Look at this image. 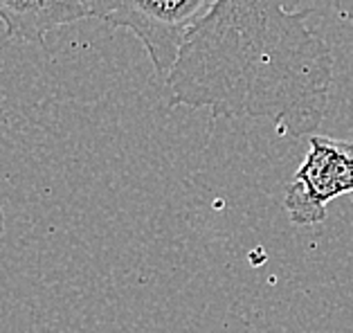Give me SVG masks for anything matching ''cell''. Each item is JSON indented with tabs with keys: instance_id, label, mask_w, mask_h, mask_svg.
I'll use <instances>...</instances> for the list:
<instances>
[{
	"instance_id": "1",
	"label": "cell",
	"mask_w": 353,
	"mask_h": 333,
	"mask_svg": "<svg viewBox=\"0 0 353 333\" xmlns=\"http://www.w3.org/2000/svg\"><path fill=\"white\" fill-rule=\"evenodd\" d=\"M301 0H216L167 77L171 106L270 122L281 135L320 129L333 52L308 28ZM315 135V133H313Z\"/></svg>"
},
{
	"instance_id": "2",
	"label": "cell",
	"mask_w": 353,
	"mask_h": 333,
	"mask_svg": "<svg viewBox=\"0 0 353 333\" xmlns=\"http://www.w3.org/2000/svg\"><path fill=\"white\" fill-rule=\"evenodd\" d=\"M90 19L133 32L158 77L174 70L187 37L216 0H83Z\"/></svg>"
},
{
	"instance_id": "3",
	"label": "cell",
	"mask_w": 353,
	"mask_h": 333,
	"mask_svg": "<svg viewBox=\"0 0 353 333\" xmlns=\"http://www.w3.org/2000/svg\"><path fill=\"white\" fill-rule=\"evenodd\" d=\"M340 196L353 201V142L315 133L283 192V210L295 225H317L326 219V205Z\"/></svg>"
},
{
	"instance_id": "4",
	"label": "cell",
	"mask_w": 353,
	"mask_h": 333,
	"mask_svg": "<svg viewBox=\"0 0 353 333\" xmlns=\"http://www.w3.org/2000/svg\"><path fill=\"white\" fill-rule=\"evenodd\" d=\"M90 19L83 0H0L7 39L41 43L57 28Z\"/></svg>"
},
{
	"instance_id": "5",
	"label": "cell",
	"mask_w": 353,
	"mask_h": 333,
	"mask_svg": "<svg viewBox=\"0 0 353 333\" xmlns=\"http://www.w3.org/2000/svg\"><path fill=\"white\" fill-rule=\"evenodd\" d=\"M5 234V214H3V210H0V239H3Z\"/></svg>"
}]
</instances>
